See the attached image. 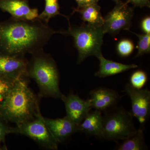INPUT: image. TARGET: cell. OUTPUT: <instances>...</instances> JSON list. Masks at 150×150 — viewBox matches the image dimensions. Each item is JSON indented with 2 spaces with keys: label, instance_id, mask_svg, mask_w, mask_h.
<instances>
[{
  "label": "cell",
  "instance_id": "cell-1",
  "mask_svg": "<svg viewBox=\"0 0 150 150\" xmlns=\"http://www.w3.org/2000/svg\"><path fill=\"white\" fill-rule=\"evenodd\" d=\"M62 34L48 24L36 18L33 20H16L11 18L0 22V53L24 57L43 50L52 35Z\"/></svg>",
  "mask_w": 150,
  "mask_h": 150
},
{
  "label": "cell",
  "instance_id": "cell-2",
  "mask_svg": "<svg viewBox=\"0 0 150 150\" xmlns=\"http://www.w3.org/2000/svg\"><path fill=\"white\" fill-rule=\"evenodd\" d=\"M16 81L0 106V117L16 125L33 120L40 112L39 100L28 87L26 78Z\"/></svg>",
  "mask_w": 150,
  "mask_h": 150
},
{
  "label": "cell",
  "instance_id": "cell-3",
  "mask_svg": "<svg viewBox=\"0 0 150 150\" xmlns=\"http://www.w3.org/2000/svg\"><path fill=\"white\" fill-rule=\"evenodd\" d=\"M32 55L28 66V76L37 83L39 96L61 99L64 94L59 88V70L54 59L43 50Z\"/></svg>",
  "mask_w": 150,
  "mask_h": 150
},
{
  "label": "cell",
  "instance_id": "cell-4",
  "mask_svg": "<svg viewBox=\"0 0 150 150\" xmlns=\"http://www.w3.org/2000/svg\"><path fill=\"white\" fill-rule=\"evenodd\" d=\"M68 30H62V34L71 35L78 52V64L90 56L97 57L101 54V48L105 33L102 27H96L87 23L74 27L69 22Z\"/></svg>",
  "mask_w": 150,
  "mask_h": 150
},
{
  "label": "cell",
  "instance_id": "cell-5",
  "mask_svg": "<svg viewBox=\"0 0 150 150\" xmlns=\"http://www.w3.org/2000/svg\"><path fill=\"white\" fill-rule=\"evenodd\" d=\"M104 112L101 139L117 142L126 139L137 133L134 117L131 112L122 106H115Z\"/></svg>",
  "mask_w": 150,
  "mask_h": 150
},
{
  "label": "cell",
  "instance_id": "cell-6",
  "mask_svg": "<svg viewBox=\"0 0 150 150\" xmlns=\"http://www.w3.org/2000/svg\"><path fill=\"white\" fill-rule=\"evenodd\" d=\"M16 134L24 135L48 149L58 150V144L44 122L40 112L31 121L16 125Z\"/></svg>",
  "mask_w": 150,
  "mask_h": 150
},
{
  "label": "cell",
  "instance_id": "cell-7",
  "mask_svg": "<svg viewBox=\"0 0 150 150\" xmlns=\"http://www.w3.org/2000/svg\"><path fill=\"white\" fill-rule=\"evenodd\" d=\"M115 3L114 8L104 18L102 28L105 34L116 35L123 30H130L134 8L129 5L127 1L124 2L121 0Z\"/></svg>",
  "mask_w": 150,
  "mask_h": 150
},
{
  "label": "cell",
  "instance_id": "cell-8",
  "mask_svg": "<svg viewBox=\"0 0 150 150\" xmlns=\"http://www.w3.org/2000/svg\"><path fill=\"white\" fill-rule=\"evenodd\" d=\"M124 91L131 100V114L137 118L141 128L144 129L150 116V91L148 88H134L129 83L125 86Z\"/></svg>",
  "mask_w": 150,
  "mask_h": 150
},
{
  "label": "cell",
  "instance_id": "cell-9",
  "mask_svg": "<svg viewBox=\"0 0 150 150\" xmlns=\"http://www.w3.org/2000/svg\"><path fill=\"white\" fill-rule=\"evenodd\" d=\"M28 61L24 57L0 53V75L13 79L28 77Z\"/></svg>",
  "mask_w": 150,
  "mask_h": 150
},
{
  "label": "cell",
  "instance_id": "cell-10",
  "mask_svg": "<svg viewBox=\"0 0 150 150\" xmlns=\"http://www.w3.org/2000/svg\"><path fill=\"white\" fill-rule=\"evenodd\" d=\"M61 99L64 103L66 116L78 126L91 109L89 99L84 100L77 95H63Z\"/></svg>",
  "mask_w": 150,
  "mask_h": 150
},
{
  "label": "cell",
  "instance_id": "cell-11",
  "mask_svg": "<svg viewBox=\"0 0 150 150\" xmlns=\"http://www.w3.org/2000/svg\"><path fill=\"white\" fill-rule=\"evenodd\" d=\"M89 98L91 108L104 112L116 106L121 98L115 90L100 87L92 90Z\"/></svg>",
  "mask_w": 150,
  "mask_h": 150
},
{
  "label": "cell",
  "instance_id": "cell-12",
  "mask_svg": "<svg viewBox=\"0 0 150 150\" xmlns=\"http://www.w3.org/2000/svg\"><path fill=\"white\" fill-rule=\"evenodd\" d=\"M0 9L16 20H33L39 15L38 9L31 8L27 0H0Z\"/></svg>",
  "mask_w": 150,
  "mask_h": 150
},
{
  "label": "cell",
  "instance_id": "cell-13",
  "mask_svg": "<svg viewBox=\"0 0 150 150\" xmlns=\"http://www.w3.org/2000/svg\"><path fill=\"white\" fill-rule=\"evenodd\" d=\"M43 118L48 129L58 143L64 142L73 134L78 132V125L67 116L57 119L44 117Z\"/></svg>",
  "mask_w": 150,
  "mask_h": 150
},
{
  "label": "cell",
  "instance_id": "cell-14",
  "mask_svg": "<svg viewBox=\"0 0 150 150\" xmlns=\"http://www.w3.org/2000/svg\"><path fill=\"white\" fill-rule=\"evenodd\" d=\"M103 130L102 112L95 110L89 112L78 126V132L101 138Z\"/></svg>",
  "mask_w": 150,
  "mask_h": 150
},
{
  "label": "cell",
  "instance_id": "cell-15",
  "mask_svg": "<svg viewBox=\"0 0 150 150\" xmlns=\"http://www.w3.org/2000/svg\"><path fill=\"white\" fill-rule=\"evenodd\" d=\"M97 58L100 62L98 71L95 74V76L100 78H104L124 72L131 69L138 67L135 64H124L108 60L104 57L102 54Z\"/></svg>",
  "mask_w": 150,
  "mask_h": 150
},
{
  "label": "cell",
  "instance_id": "cell-16",
  "mask_svg": "<svg viewBox=\"0 0 150 150\" xmlns=\"http://www.w3.org/2000/svg\"><path fill=\"white\" fill-rule=\"evenodd\" d=\"M100 7L98 4H92L74 9L73 13H79L84 22L96 27H102L104 23Z\"/></svg>",
  "mask_w": 150,
  "mask_h": 150
},
{
  "label": "cell",
  "instance_id": "cell-17",
  "mask_svg": "<svg viewBox=\"0 0 150 150\" xmlns=\"http://www.w3.org/2000/svg\"><path fill=\"white\" fill-rule=\"evenodd\" d=\"M144 129L140 128L137 130V133L133 136L119 144L117 150H148L146 145L144 134Z\"/></svg>",
  "mask_w": 150,
  "mask_h": 150
},
{
  "label": "cell",
  "instance_id": "cell-18",
  "mask_svg": "<svg viewBox=\"0 0 150 150\" xmlns=\"http://www.w3.org/2000/svg\"><path fill=\"white\" fill-rule=\"evenodd\" d=\"M57 15L65 17L69 21V18L68 17L60 13L58 0H45V8L41 13L38 15V18L48 24L51 18Z\"/></svg>",
  "mask_w": 150,
  "mask_h": 150
},
{
  "label": "cell",
  "instance_id": "cell-19",
  "mask_svg": "<svg viewBox=\"0 0 150 150\" xmlns=\"http://www.w3.org/2000/svg\"><path fill=\"white\" fill-rule=\"evenodd\" d=\"M139 38L137 49L138 53L136 57H139L150 52V33L137 34L133 33Z\"/></svg>",
  "mask_w": 150,
  "mask_h": 150
},
{
  "label": "cell",
  "instance_id": "cell-20",
  "mask_svg": "<svg viewBox=\"0 0 150 150\" xmlns=\"http://www.w3.org/2000/svg\"><path fill=\"white\" fill-rule=\"evenodd\" d=\"M147 75L142 70H138L132 74L130 78V84L134 88L141 89L147 81Z\"/></svg>",
  "mask_w": 150,
  "mask_h": 150
},
{
  "label": "cell",
  "instance_id": "cell-21",
  "mask_svg": "<svg viewBox=\"0 0 150 150\" xmlns=\"http://www.w3.org/2000/svg\"><path fill=\"white\" fill-rule=\"evenodd\" d=\"M16 80L0 75V106L7 96Z\"/></svg>",
  "mask_w": 150,
  "mask_h": 150
},
{
  "label": "cell",
  "instance_id": "cell-22",
  "mask_svg": "<svg viewBox=\"0 0 150 150\" xmlns=\"http://www.w3.org/2000/svg\"><path fill=\"white\" fill-rule=\"evenodd\" d=\"M134 43L128 39L121 40L117 45L118 54L122 57H127L131 55L134 51Z\"/></svg>",
  "mask_w": 150,
  "mask_h": 150
},
{
  "label": "cell",
  "instance_id": "cell-23",
  "mask_svg": "<svg viewBox=\"0 0 150 150\" xmlns=\"http://www.w3.org/2000/svg\"><path fill=\"white\" fill-rule=\"evenodd\" d=\"M4 120L0 117V144L4 142L6 136L10 134H16L15 127L7 126L4 123Z\"/></svg>",
  "mask_w": 150,
  "mask_h": 150
},
{
  "label": "cell",
  "instance_id": "cell-24",
  "mask_svg": "<svg viewBox=\"0 0 150 150\" xmlns=\"http://www.w3.org/2000/svg\"><path fill=\"white\" fill-rule=\"evenodd\" d=\"M127 1L137 7H150V0H127Z\"/></svg>",
  "mask_w": 150,
  "mask_h": 150
},
{
  "label": "cell",
  "instance_id": "cell-25",
  "mask_svg": "<svg viewBox=\"0 0 150 150\" xmlns=\"http://www.w3.org/2000/svg\"><path fill=\"white\" fill-rule=\"evenodd\" d=\"M142 30L144 33H150V17L149 16L146 17L143 20L141 24Z\"/></svg>",
  "mask_w": 150,
  "mask_h": 150
},
{
  "label": "cell",
  "instance_id": "cell-26",
  "mask_svg": "<svg viewBox=\"0 0 150 150\" xmlns=\"http://www.w3.org/2000/svg\"><path fill=\"white\" fill-rule=\"evenodd\" d=\"M78 5V8L84 6L98 4L100 0H75Z\"/></svg>",
  "mask_w": 150,
  "mask_h": 150
},
{
  "label": "cell",
  "instance_id": "cell-27",
  "mask_svg": "<svg viewBox=\"0 0 150 150\" xmlns=\"http://www.w3.org/2000/svg\"><path fill=\"white\" fill-rule=\"evenodd\" d=\"M112 1H115V3L119 1H121V0H112Z\"/></svg>",
  "mask_w": 150,
  "mask_h": 150
}]
</instances>
